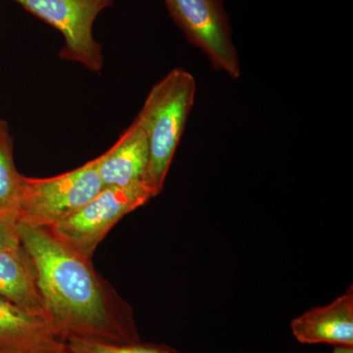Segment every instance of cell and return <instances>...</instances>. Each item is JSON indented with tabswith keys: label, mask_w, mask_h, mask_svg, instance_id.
<instances>
[{
	"label": "cell",
	"mask_w": 353,
	"mask_h": 353,
	"mask_svg": "<svg viewBox=\"0 0 353 353\" xmlns=\"http://www.w3.org/2000/svg\"><path fill=\"white\" fill-rule=\"evenodd\" d=\"M332 353H353V347H334Z\"/></svg>",
	"instance_id": "15"
},
{
	"label": "cell",
	"mask_w": 353,
	"mask_h": 353,
	"mask_svg": "<svg viewBox=\"0 0 353 353\" xmlns=\"http://www.w3.org/2000/svg\"><path fill=\"white\" fill-rule=\"evenodd\" d=\"M20 245L19 236L16 231V222L0 218V252L17 248Z\"/></svg>",
	"instance_id": "13"
},
{
	"label": "cell",
	"mask_w": 353,
	"mask_h": 353,
	"mask_svg": "<svg viewBox=\"0 0 353 353\" xmlns=\"http://www.w3.org/2000/svg\"><path fill=\"white\" fill-rule=\"evenodd\" d=\"M102 189L99 157L75 170L51 178L21 175L17 222L52 226L80 210Z\"/></svg>",
	"instance_id": "3"
},
{
	"label": "cell",
	"mask_w": 353,
	"mask_h": 353,
	"mask_svg": "<svg viewBox=\"0 0 353 353\" xmlns=\"http://www.w3.org/2000/svg\"><path fill=\"white\" fill-rule=\"evenodd\" d=\"M190 43L208 57L216 70L241 77L239 53L222 0H164Z\"/></svg>",
	"instance_id": "6"
},
{
	"label": "cell",
	"mask_w": 353,
	"mask_h": 353,
	"mask_svg": "<svg viewBox=\"0 0 353 353\" xmlns=\"http://www.w3.org/2000/svg\"><path fill=\"white\" fill-rule=\"evenodd\" d=\"M16 231L36 267L48 323L59 340L139 343L131 313L113 305L90 260L58 240L48 228L17 222Z\"/></svg>",
	"instance_id": "1"
},
{
	"label": "cell",
	"mask_w": 353,
	"mask_h": 353,
	"mask_svg": "<svg viewBox=\"0 0 353 353\" xmlns=\"http://www.w3.org/2000/svg\"><path fill=\"white\" fill-rule=\"evenodd\" d=\"M72 353H178L163 345H146V343H117L104 341L85 340V339H70L64 341Z\"/></svg>",
	"instance_id": "12"
},
{
	"label": "cell",
	"mask_w": 353,
	"mask_h": 353,
	"mask_svg": "<svg viewBox=\"0 0 353 353\" xmlns=\"http://www.w3.org/2000/svg\"><path fill=\"white\" fill-rule=\"evenodd\" d=\"M294 338L305 345L353 347L352 287L333 303L308 310L290 323Z\"/></svg>",
	"instance_id": "7"
},
{
	"label": "cell",
	"mask_w": 353,
	"mask_h": 353,
	"mask_svg": "<svg viewBox=\"0 0 353 353\" xmlns=\"http://www.w3.org/2000/svg\"><path fill=\"white\" fill-rule=\"evenodd\" d=\"M0 353H72L69 348L65 345L63 341H57L50 345H44V347L34 348V350H27V352H0Z\"/></svg>",
	"instance_id": "14"
},
{
	"label": "cell",
	"mask_w": 353,
	"mask_h": 353,
	"mask_svg": "<svg viewBox=\"0 0 353 353\" xmlns=\"http://www.w3.org/2000/svg\"><path fill=\"white\" fill-rule=\"evenodd\" d=\"M196 92L194 77L185 70L173 69L153 85L134 119L145 132L150 150L145 185L157 196L163 189Z\"/></svg>",
	"instance_id": "2"
},
{
	"label": "cell",
	"mask_w": 353,
	"mask_h": 353,
	"mask_svg": "<svg viewBox=\"0 0 353 353\" xmlns=\"http://www.w3.org/2000/svg\"><path fill=\"white\" fill-rule=\"evenodd\" d=\"M57 341L43 318L0 296V352H27Z\"/></svg>",
	"instance_id": "10"
},
{
	"label": "cell",
	"mask_w": 353,
	"mask_h": 353,
	"mask_svg": "<svg viewBox=\"0 0 353 353\" xmlns=\"http://www.w3.org/2000/svg\"><path fill=\"white\" fill-rule=\"evenodd\" d=\"M21 174L13 158L10 128L0 119V218L17 222Z\"/></svg>",
	"instance_id": "11"
},
{
	"label": "cell",
	"mask_w": 353,
	"mask_h": 353,
	"mask_svg": "<svg viewBox=\"0 0 353 353\" xmlns=\"http://www.w3.org/2000/svg\"><path fill=\"white\" fill-rule=\"evenodd\" d=\"M154 196L145 183L104 187L80 210L48 229L74 252L90 260L101 241L125 215Z\"/></svg>",
	"instance_id": "4"
},
{
	"label": "cell",
	"mask_w": 353,
	"mask_h": 353,
	"mask_svg": "<svg viewBox=\"0 0 353 353\" xmlns=\"http://www.w3.org/2000/svg\"><path fill=\"white\" fill-rule=\"evenodd\" d=\"M0 296L48 323L38 273L22 245L0 252Z\"/></svg>",
	"instance_id": "9"
},
{
	"label": "cell",
	"mask_w": 353,
	"mask_h": 353,
	"mask_svg": "<svg viewBox=\"0 0 353 353\" xmlns=\"http://www.w3.org/2000/svg\"><path fill=\"white\" fill-rule=\"evenodd\" d=\"M39 19L61 32L64 46L59 57L77 62L88 71H101L104 60L102 46L92 28L102 11L114 0H12Z\"/></svg>",
	"instance_id": "5"
},
{
	"label": "cell",
	"mask_w": 353,
	"mask_h": 353,
	"mask_svg": "<svg viewBox=\"0 0 353 353\" xmlns=\"http://www.w3.org/2000/svg\"><path fill=\"white\" fill-rule=\"evenodd\" d=\"M148 161V139L134 120L115 145L99 157V174L103 188L145 183Z\"/></svg>",
	"instance_id": "8"
}]
</instances>
